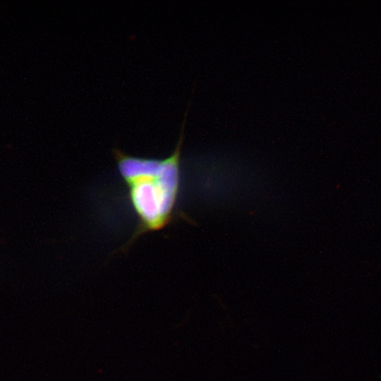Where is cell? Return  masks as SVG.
<instances>
[{
  "mask_svg": "<svg viewBox=\"0 0 381 381\" xmlns=\"http://www.w3.org/2000/svg\"><path fill=\"white\" fill-rule=\"evenodd\" d=\"M187 111L173 152L164 159L138 157L118 147L112 150L118 171L126 185L138 224L121 250L141 236L160 231L174 219L179 189L181 148Z\"/></svg>",
  "mask_w": 381,
  "mask_h": 381,
  "instance_id": "cell-1",
  "label": "cell"
}]
</instances>
